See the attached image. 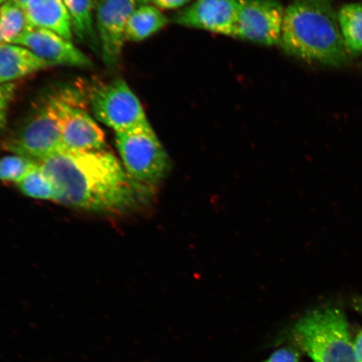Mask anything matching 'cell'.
<instances>
[{"mask_svg":"<svg viewBox=\"0 0 362 362\" xmlns=\"http://www.w3.org/2000/svg\"><path fill=\"white\" fill-rule=\"evenodd\" d=\"M37 163L56 185V202L81 210L122 214L137 205L146 188L106 149L64 151Z\"/></svg>","mask_w":362,"mask_h":362,"instance_id":"obj_1","label":"cell"},{"mask_svg":"<svg viewBox=\"0 0 362 362\" xmlns=\"http://www.w3.org/2000/svg\"><path fill=\"white\" fill-rule=\"evenodd\" d=\"M280 45L308 62L341 67L349 61L338 16L329 0H294L285 8Z\"/></svg>","mask_w":362,"mask_h":362,"instance_id":"obj_2","label":"cell"},{"mask_svg":"<svg viewBox=\"0 0 362 362\" xmlns=\"http://www.w3.org/2000/svg\"><path fill=\"white\" fill-rule=\"evenodd\" d=\"M291 334L314 362H358L346 315L337 306L308 312L294 324Z\"/></svg>","mask_w":362,"mask_h":362,"instance_id":"obj_3","label":"cell"},{"mask_svg":"<svg viewBox=\"0 0 362 362\" xmlns=\"http://www.w3.org/2000/svg\"><path fill=\"white\" fill-rule=\"evenodd\" d=\"M115 134L122 165L131 179L147 187L164 177L169 157L151 124Z\"/></svg>","mask_w":362,"mask_h":362,"instance_id":"obj_4","label":"cell"},{"mask_svg":"<svg viewBox=\"0 0 362 362\" xmlns=\"http://www.w3.org/2000/svg\"><path fill=\"white\" fill-rule=\"evenodd\" d=\"M83 93L95 117L115 133L149 124L141 103L124 79L90 85Z\"/></svg>","mask_w":362,"mask_h":362,"instance_id":"obj_5","label":"cell"},{"mask_svg":"<svg viewBox=\"0 0 362 362\" xmlns=\"http://www.w3.org/2000/svg\"><path fill=\"white\" fill-rule=\"evenodd\" d=\"M60 123L66 151H98L106 148L103 130L87 111L83 94L71 88L49 95Z\"/></svg>","mask_w":362,"mask_h":362,"instance_id":"obj_6","label":"cell"},{"mask_svg":"<svg viewBox=\"0 0 362 362\" xmlns=\"http://www.w3.org/2000/svg\"><path fill=\"white\" fill-rule=\"evenodd\" d=\"M6 148L13 155L35 162L66 151L60 123L49 96L28 117Z\"/></svg>","mask_w":362,"mask_h":362,"instance_id":"obj_7","label":"cell"},{"mask_svg":"<svg viewBox=\"0 0 362 362\" xmlns=\"http://www.w3.org/2000/svg\"><path fill=\"white\" fill-rule=\"evenodd\" d=\"M285 8L275 0H241L233 37L264 45H280Z\"/></svg>","mask_w":362,"mask_h":362,"instance_id":"obj_8","label":"cell"},{"mask_svg":"<svg viewBox=\"0 0 362 362\" xmlns=\"http://www.w3.org/2000/svg\"><path fill=\"white\" fill-rule=\"evenodd\" d=\"M137 0H100L96 13L103 60L108 66L119 63L126 42V27L137 8Z\"/></svg>","mask_w":362,"mask_h":362,"instance_id":"obj_9","label":"cell"},{"mask_svg":"<svg viewBox=\"0 0 362 362\" xmlns=\"http://www.w3.org/2000/svg\"><path fill=\"white\" fill-rule=\"evenodd\" d=\"M13 44L22 45L30 49L49 66H93L92 61L76 47L71 40L63 38L62 36L49 30L31 27Z\"/></svg>","mask_w":362,"mask_h":362,"instance_id":"obj_10","label":"cell"},{"mask_svg":"<svg viewBox=\"0 0 362 362\" xmlns=\"http://www.w3.org/2000/svg\"><path fill=\"white\" fill-rule=\"evenodd\" d=\"M241 0H194L174 18L176 24L233 36Z\"/></svg>","mask_w":362,"mask_h":362,"instance_id":"obj_11","label":"cell"},{"mask_svg":"<svg viewBox=\"0 0 362 362\" xmlns=\"http://www.w3.org/2000/svg\"><path fill=\"white\" fill-rule=\"evenodd\" d=\"M25 11L31 26L53 31L71 42V20L62 0H30Z\"/></svg>","mask_w":362,"mask_h":362,"instance_id":"obj_12","label":"cell"},{"mask_svg":"<svg viewBox=\"0 0 362 362\" xmlns=\"http://www.w3.org/2000/svg\"><path fill=\"white\" fill-rule=\"evenodd\" d=\"M49 67L30 49L16 44H0V85L13 83Z\"/></svg>","mask_w":362,"mask_h":362,"instance_id":"obj_13","label":"cell"},{"mask_svg":"<svg viewBox=\"0 0 362 362\" xmlns=\"http://www.w3.org/2000/svg\"><path fill=\"white\" fill-rule=\"evenodd\" d=\"M168 23V18L160 8L151 4H141L129 17L126 27V40L143 42L164 28Z\"/></svg>","mask_w":362,"mask_h":362,"instance_id":"obj_14","label":"cell"},{"mask_svg":"<svg viewBox=\"0 0 362 362\" xmlns=\"http://www.w3.org/2000/svg\"><path fill=\"white\" fill-rule=\"evenodd\" d=\"M71 20L72 30L81 42L88 43L94 51L100 49L94 30L92 0H62Z\"/></svg>","mask_w":362,"mask_h":362,"instance_id":"obj_15","label":"cell"},{"mask_svg":"<svg viewBox=\"0 0 362 362\" xmlns=\"http://www.w3.org/2000/svg\"><path fill=\"white\" fill-rule=\"evenodd\" d=\"M339 28L349 56L362 53V3L347 4L337 13Z\"/></svg>","mask_w":362,"mask_h":362,"instance_id":"obj_16","label":"cell"},{"mask_svg":"<svg viewBox=\"0 0 362 362\" xmlns=\"http://www.w3.org/2000/svg\"><path fill=\"white\" fill-rule=\"evenodd\" d=\"M24 8L8 0L0 7V44H13L31 28Z\"/></svg>","mask_w":362,"mask_h":362,"instance_id":"obj_17","label":"cell"},{"mask_svg":"<svg viewBox=\"0 0 362 362\" xmlns=\"http://www.w3.org/2000/svg\"><path fill=\"white\" fill-rule=\"evenodd\" d=\"M16 187L25 196L42 201H57L55 184L49 176L38 166L29 172Z\"/></svg>","mask_w":362,"mask_h":362,"instance_id":"obj_18","label":"cell"},{"mask_svg":"<svg viewBox=\"0 0 362 362\" xmlns=\"http://www.w3.org/2000/svg\"><path fill=\"white\" fill-rule=\"evenodd\" d=\"M37 166V162L24 156H4L0 158V181L16 185Z\"/></svg>","mask_w":362,"mask_h":362,"instance_id":"obj_19","label":"cell"},{"mask_svg":"<svg viewBox=\"0 0 362 362\" xmlns=\"http://www.w3.org/2000/svg\"><path fill=\"white\" fill-rule=\"evenodd\" d=\"M17 88L16 83L0 85V132L7 125L8 110L16 97Z\"/></svg>","mask_w":362,"mask_h":362,"instance_id":"obj_20","label":"cell"},{"mask_svg":"<svg viewBox=\"0 0 362 362\" xmlns=\"http://www.w3.org/2000/svg\"><path fill=\"white\" fill-rule=\"evenodd\" d=\"M265 362H300V357L296 351L284 348L276 351Z\"/></svg>","mask_w":362,"mask_h":362,"instance_id":"obj_21","label":"cell"},{"mask_svg":"<svg viewBox=\"0 0 362 362\" xmlns=\"http://www.w3.org/2000/svg\"><path fill=\"white\" fill-rule=\"evenodd\" d=\"M191 2V0H151L153 6L160 8V10H176L187 6Z\"/></svg>","mask_w":362,"mask_h":362,"instance_id":"obj_22","label":"cell"},{"mask_svg":"<svg viewBox=\"0 0 362 362\" xmlns=\"http://www.w3.org/2000/svg\"><path fill=\"white\" fill-rule=\"evenodd\" d=\"M353 344H354L356 360L358 362H362V330L357 334V337Z\"/></svg>","mask_w":362,"mask_h":362,"instance_id":"obj_23","label":"cell"},{"mask_svg":"<svg viewBox=\"0 0 362 362\" xmlns=\"http://www.w3.org/2000/svg\"><path fill=\"white\" fill-rule=\"evenodd\" d=\"M352 305L353 308L362 315V297H355L353 298Z\"/></svg>","mask_w":362,"mask_h":362,"instance_id":"obj_24","label":"cell"},{"mask_svg":"<svg viewBox=\"0 0 362 362\" xmlns=\"http://www.w3.org/2000/svg\"><path fill=\"white\" fill-rule=\"evenodd\" d=\"M13 3L16 4L17 6H19L22 8H24L26 7L27 4L30 1V0H11Z\"/></svg>","mask_w":362,"mask_h":362,"instance_id":"obj_25","label":"cell"},{"mask_svg":"<svg viewBox=\"0 0 362 362\" xmlns=\"http://www.w3.org/2000/svg\"><path fill=\"white\" fill-rule=\"evenodd\" d=\"M139 6H141V4H151V0H137Z\"/></svg>","mask_w":362,"mask_h":362,"instance_id":"obj_26","label":"cell"},{"mask_svg":"<svg viewBox=\"0 0 362 362\" xmlns=\"http://www.w3.org/2000/svg\"><path fill=\"white\" fill-rule=\"evenodd\" d=\"M8 0H0V4H3L4 3L7 2Z\"/></svg>","mask_w":362,"mask_h":362,"instance_id":"obj_27","label":"cell"}]
</instances>
